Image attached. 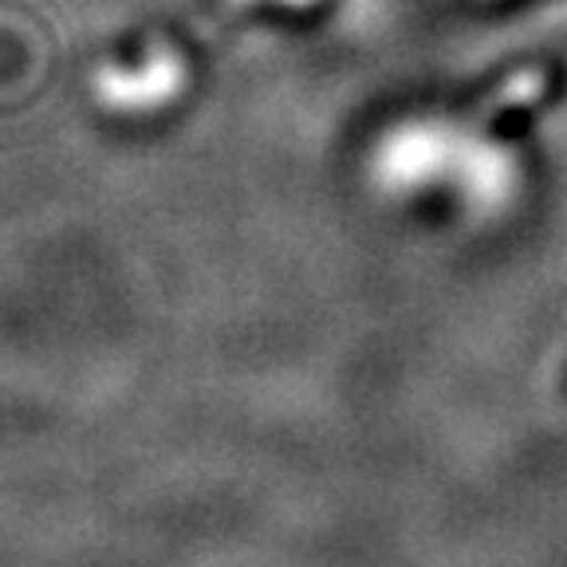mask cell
Masks as SVG:
<instances>
[{
	"label": "cell",
	"instance_id": "1",
	"mask_svg": "<svg viewBox=\"0 0 567 567\" xmlns=\"http://www.w3.org/2000/svg\"><path fill=\"white\" fill-rule=\"evenodd\" d=\"M182 83V68H177L174 55H158V68H154L151 80H138L131 71H103L99 75V91L111 106H154L162 99L174 95V87Z\"/></svg>",
	"mask_w": 567,
	"mask_h": 567
},
{
	"label": "cell",
	"instance_id": "2",
	"mask_svg": "<svg viewBox=\"0 0 567 567\" xmlns=\"http://www.w3.org/2000/svg\"><path fill=\"white\" fill-rule=\"evenodd\" d=\"M544 87H548V71L544 68H524V71H516V75H508V83H501V87L481 103L477 126L485 131V126L505 123V118L516 115V111L536 106L544 95Z\"/></svg>",
	"mask_w": 567,
	"mask_h": 567
},
{
	"label": "cell",
	"instance_id": "3",
	"mask_svg": "<svg viewBox=\"0 0 567 567\" xmlns=\"http://www.w3.org/2000/svg\"><path fill=\"white\" fill-rule=\"evenodd\" d=\"M284 4H296V9H303V4H311V0H284Z\"/></svg>",
	"mask_w": 567,
	"mask_h": 567
}]
</instances>
